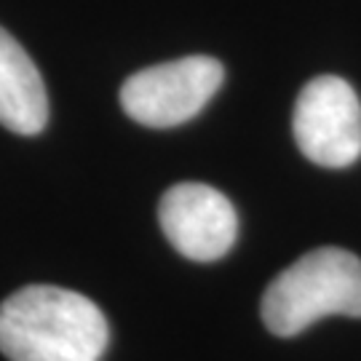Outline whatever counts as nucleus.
<instances>
[{"instance_id":"nucleus-3","label":"nucleus","mask_w":361,"mask_h":361,"mask_svg":"<svg viewBox=\"0 0 361 361\" xmlns=\"http://www.w3.org/2000/svg\"><path fill=\"white\" fill-rule=\"evenodd\" d=\"M225 70L212 56H185L126 78L121 104L150 129H171L195 118L222 86Z\"/></svg>"},{"instance_id":"nucleus-6","label":"nucleus","mask_w":361,"mask_h":361,"mask_svg":"<svg viewBox=\"0 0 361 361\" xmlns=\"http://www.w3.org/2000/svg\"><path fill=\"white\" fill-rule=\"evenodd\" d=\"M49 121V97L35 62L0 27V123L13 134H38Z\"/></svg>"},{"instance_id":"nucleus-4","label":"nucleus","mask_w":361,"mask_h":361,"mask_svg":"<svg viewBox=\"0 0 361 361\" xmlns=\"http://www.w3.org/2000/svg\"><path fill=\"white\" fill-rule=\"evenodd\" d=\"M295 142L308 161L326 169H345L361 155V102L348 80L313 78L295 104Z\"/></svg>"},{"instance_id":"nucleus-5","label":"nucleus","mask_w":361,"mask_h":361,"mask_svg":"<svg viewBox=\"0 0 361 361\" xmlns=\"http://www.w3.org/2000/svg\"><path fill=\"white\" fill-rule=\"evenodd\" d=\"M158 219L169 244L193 262L225 257L238 235V214L233 204L201 182H180L169 188L161 198Z\"/></svg>"},{"instance_id":"nucleus-2","label":"nucleus","mask_w":361,"mask_h":361,"mask_svg":"<svg viewBox=\"0 0 361 361\" xmlns=\"http://www.w3.org/2000/svg\"><path fill=\"white\" fill-rule=\"evenodd\" d=\"M259 313L279 337L300 335L324 316L361 319V259L337 246L313 249L273 279Z\"/></svg>"},{"instance_id":"nucleus-1","label":"nucleus","mask_w":361,"mask_h":361,"mask_svg":"<svg viewBox=\"0 0 361 361\" xmlns=\"http://www.w3.org/2000/svg\"><path fill=\"white\" fill-rule=\"evenodd\" d=\"M107 343L97 302L62 286H25L0 305V353L8 361H99Z\"/></svg>"}]
</instances>
